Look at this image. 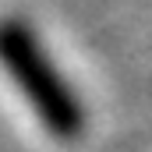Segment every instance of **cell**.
I'll use <instances>...</instances> for the list:
<instances>
[{"mask_svg":"<svg viewBox=\"0 0 152 152\" xmlns=\"http://www.w3.org/2000/svg\"><path fill=\"white\" fill-rule=\"evenodd\" d=\"M0 67L11 75V81L28 99V106L36 110L39 124L46 131H53L64 142L85 131V106L78 92L64 81V75L46 57V50L39 46L28 25L21 21L0 25Z\"/></svg>","mask_w":152,"mask_h":152,"instance_id":"1","label":"cell"}]
</instances>
